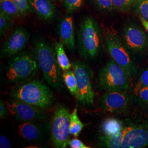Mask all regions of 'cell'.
I'll use <instances>...</instances> for the list:
<instances>
[{
	"mask_svg": "<svg viewBox=\"0 0 148 148\" xmlns=\"http://www.w3.org/2000/svg\"><path fill=\"white\" fill-rule=\"evenodd\" d=\"M68 145L71 148H90V147H87L81 140L77 138L69 140Z\"/></svg>",
	"mask_w": 148,
	"mask_h": 148,
	"instance_id": "cell-31",
	"label": "cell"
},
{
	"mask_svg": "<svg viewBox=\"0 0 148 148\" xmlns=\"http://www.w3.org/2000/svg\"><path fill=\"white\" fill-rule=\"evenodd\" d=\"M137 1L138 0H113L114 8L120 12H126L136 5Z\"/></svg>",
	"mask_w": 148,
	"mask_h": 148,
	"instance_id": "cell-25",
	"label": "cell"
},
{
	"mask_svg": "<svg viewBox=\"0 0 148 148\" xmlns=\"http://www.w3.org/2000/svg\"><path fill=\"white\" fill-rule=\"evenodd\" d=\"M138 76V79L135 88L148 87V66L141 69Z\"/></svg>",
	"mask_w": 148,
	"mask_h": 148,
	"instance_id": "cell-28",
	"label": "cell"
},
{
	"mask_svg": "<svg viewBox=\"0 0 148 148\" xmlns=\"http://www.w3.org/2000/svg\"><path fill=\"white\" fill-rule=\"evenodd\" d=\"M94 5L101 11L109 12L114 8L113 0H92Z\"/></svg>",
	"mask_w": 148,
	"mask_h": 148,
	"instance_id": "cell-29",
	"label": "cell"
},
{
	"mask_svg": "<svg viewBox=\"0 0 148 148\" xmlns=\"http://www.w3.org/2000/svg\"><path fill=\"white\" fill-rule=\"evenodd\" d=\"M127 125L120 132L111 136H104L101 134L99 137V145L105 148H121L124 136L127 131Z\"/></svg>",
	"mask_w": 148,
	"mask_h": 148,
	"instance_id": "cell-17",
	"label": "cell"
},
{
	"mask_svg": "<svg viewBox=\"0 0 148 148\" xmlns=\"http://www.w3.org/2000/svg\"><path fill=\"white\" fill-rule=\"evenodd\" d=\"M139 18L140 19V21H141L142 24H143V27L145 29V30L147 31L148 32V21L145 20L144 18H143L142 16H139Z\"/></svg>",
	"mask_w": 148,
	"mask_h": 148,
	"instance_id": "cell-34",
	"label": "cell"
},
{
	"mask_svg": "<svg viewBox=\"0 0 148 148\" xmlns=\"http://www.w3.org/2000/svg\"><path fill=\"white\" fill-rule=\"evenodd\" d=\"M133 99L143 110H148V87L134 88Z\"/></svg>",
	"mask_w": 148,
	"mask_h": 148,
	"instance_id": "cell-22",
	"label": "cell"
},
{
	"mask_svg": "<svg viewBox=\"0 0 148 148\" xmlns=\"http://www.w3.org/2000/svg\"><path fill=\"white\" fill-rule=\"evenodd\" d=\"M125 126L123 122L113 117L106 118L101 123V134L104 136L115 134L123 130Z\"/></svg>",
	"mask_w": 148,
	"mask_h": 148,
	"instance_id": "cell-18",
	"label": "cell"
},
{
	"mask_svg": "<svg viewBox=\"0 0 148 148\" xmlns=\"http://www.w3.org/2000/svg\"><path fill=\"white\" fill-rule=\"evenodd\" d=\"M14 18L0 11V36L2 38L13 24Z\"/></svg>",
	"mask_w": 148,
	"mask_h": 148,
	"instance_id": "cell-24",
	"label": "cell"
},
{
	"mask_svg": "<svg viewBox=\"0 0 148 148\" xmlns=\"http://www.w3.org/2000/svg\"><path fill=\"white\" fill-rule=\"evenodd\" d=\"M0 7L1 11L13 18H17L21 16L19 9L12 0H0Z\"/></svg>",
	"mask_w": 148,
	"mask_h": 148,
	"instance_id": "cell-23",
	"label": "cell"
},
{
	"mask_svg": "<svg viewBox=\"0 0 148 148\" xmlns=\"http://www.w3.org/2000/svg\"><path fill=\"white\" fill-rule=\"evenodd\" d=\"M135 9L138 16L148 21V0H138Z\"/></svg>",
	"mask_w": 148,
	"mask_h": 148,
	"instance_id": "cell-27",
	"label": "cell"
},
{
	"mask_svg": "<svg viewBox=\"0 0 148 148\" xmlns=\"http://www.w3.org/2000/svg\"><path fill=\"white\" fill-rule=\"evenodd\" d=\"M18 133L22 139L29 142L37 141L43 136L42 128L34 122H22L18 126Z\"/></svg>",
	"mask_w": 148,
	"mask_h": 148,
	"instance_id": "cell-16",
	"label": "cell"
},
{
	"mask_svg": "<svg viewBox=\"0 0 148 148\" xmlns=\"http://www.w3.org/2000/svg\"><path fill=\"white\" fill-rule=\"evenodd\" d=\"M70 112L65 106L56 108L51 124V139L57 148H65L68 145L70 133Z\"/></svg>",
	"mask_w": 148,
	"mask_h": 148,
	"instance_id": "cell-9",
	"label": "cell"
},
{
	"mask_svg": "<svg viewBox=\"0 0 148 148\" xmlns=\"http://www.w3.org/2000/svg\"><path fill=\"white\" fill-rule=\"evenodd\" d=\"M29 37L30 34L26 28L17 27L4 43L1 49V58L21 53L27 46Z\"/></svg>",
	"mask_w": 148,
	"mask_h": 148,
	"instance_id": "cell-12",
	"label": "cell"
},
{
	"mask_svg": "<svg viewBox=\"0 0 148 148\" xmlns=\"http://www.w3.org/2000/svg\"><path fill=\"white\" fill-rule=\"evenodd\" d=\"M9 111L7 109L5 103L1 100L0 101V118L1 119L5 118L8 115Z\"/></svg>",
	"mask_w": 148,
	"mask_h": 148,
	"instance_id": "cell-32",
	"label": "cell"
},
{
	"mask_svg": "<svg viewBox=\"0 0 148 148\" xmlns=\"http://www.w3.org/2000/svg\"><path fill=\"white\" fill-rule=\"evenodd\" d=\"M20 11L21 16H25L30 11L28 0H12Z\"/></svg>",
	"mask_w": 148,
	"mask_h": 148,
	"instance_id": "cell-30",
	"label": "cell"
},
{
	"mask_svg": "<svg viewBox=\"0 0 148 148\" xmlns=\"http://www.w3.org/2000/svg\"><path fill=\"white\" fill-rule=\"evenodd\" d=\"M11 95L14 99L42 109L50 108L54 101L52 91L39 79H32L19 85L12 90Z\"/></svg>",
	"mask_w": 148,
	"mask_h": 148,
	"instance_id": "cell-2",
	"label": "cell"
},
{
	"mask_svg": "<svg viewBox=\"0 0 148 148\" xmlns=\"http://www.w3.org/2000/svg\"><path fill=\"white\" fill-rule=\"evenodd\" d=\"M9 113L20 122H37L46 119L42 109L18 100L7 101L5 103Z\"/></svg>",
	"mask_w": 148,
	"mask_h": 148,
	"instance_id": "cell-11",
	"label": "cell"
},
{
	"mask_svg": "<svg viewBox=\"0 0 148 148\" xmlns=\"http://www.w3.org/2000/svg\"><path fill=\"white\" fill-rule=\"evenodd\" d=\"M122 40L134 62L142 58L148 48V38L143 29L135 23H130L124 27Z\"/></svg>",
	"mask_w": 148,
	"mask_h": 148,
	"instance_id": "cell-7",
	"label": "cell"
},
{
	"mask_svg": "<svg viewBox=\"0 0 148 148\" xmlns=\"http://www.w3.org/2000/svg\"><path fill=\"white\" fill-rule=\"evenodd\" d=\"M58 32L60 41L70 51L75 48V35L73 17L66 16L60 19L58 25Z\"/></svg>",
	"mask_w": 148,
	"mask_h": 148,
	"instance_id": "cell-14",
	"label": "cell"
},
{
	"mask_svg": "<svg viewBox=\"0 0 148 148\" xmlns=\"http://www.w3.org/2000/svg\"><path fill=\"white\" fill-rule=\"evenodd\" d=\"M30 10L43 21H50L56 15V8L51 0H28Z\"/></svg>",
	"mask_w": 148,
	"mask_h": 148,
	"instance_id": "cell-15",
	"label": "cell"
},
{
	"mask_svg": "<svg viewBox=\"0 0 148 148\" xmlns=\"http://www.w3.org/2000/svg\"><path fill=\"white\" fill-rule=\"evenodd\" d=\"M102 43L101 27L95 19L86 16L81 21L78 32V49L86 59H93L100 53Z\"/></svg>",
	"mask_w": 148,
	"mask_h": 148,
	"instance_id": "cell-3",
	"label": "cell"
},
{
	"mask_svg": "<svg viewBox=\"0 0 148 148\" xmlns=\"http://www.w3.org/2000/svg\"><path fill=\"white\" fill-rule=\"evenodd\" d=\"M12 147L10 140L3 135L0 136V148H10Z\"/></svg>",
	"mask_w": 148,
	"mask_h": 148,
	"instance_id": "cell-33",
	"label": "cell"
},
{
	"mask_svg": "<svg viewBox=\"0 0 148 148\" xmlns=\"http://www.w3.org/2000/svg\"><path fill=\"white\" fill-rule=\"evenodd\" d=\"M38 68L36 57L31 53L21 52L9 62L5 77L11 83L21 85L32 80L37 74Z\"/></svg>",
	"mask_w": 148,
	"mask_h": 148,
	"instance_id": "cell-5",
	"label": "cell"
},
{
	"mask_svg": "<svg viewBox=\"0 0 148 148\" xmlns=\"http://www.w3.org/2000/svg\"><path fill=\"white\" fill-rule=\"evenodd\" d=\"M64 5L68 13H73L79 10L84 3V0H63Z\"/></svg>",
	"mask_w": 148,
	"mask_h": 148,
	"instance_id": "cell-26",
	"label": "cell"
},
{
	"mask_svg": "<svg viewBox=\"0 0 148 148\" xmlns=\"http://www.w3.org/2000/svg\"><path fill=\"white\" fill-rule=\"evenodd\" d=\"M85 126L81 121L77 115V106H76L73 111L70 114V134L77 137Z\"/></svg>",
	"mask_w": 148,
	"mask_h": 148,
	"instance_id": "cell-20",
	"label": "cell"
},
{
	"mask_svg": "<svg viewBox=\"0 0 148 148\" xmlns=\"http://www.w3.org/2000/svg\"><path fill=\"white\" fill-rule=\"evenodd\" d=\"M104 39L108 52L112 59L124 69L132 79L136 78L138 76L137 68L121 37L115 30L108 29L104 33Z\"/></svg>",
	"mask_w": 148,
	"mask_h": 148,
	"instance_id": "cell-6",
	"label": "cell"
},
{
	"mask_svg": "<svg viewBox=\"0 0 148 148\" xmlns=\"http://www.w3.org/2000/svg\"><path fill=\"white\" fill-rule=\"evenodd\" d=\"M55 49L57 61L61 70L63 71H66L70 70L71 68V64L66 56L64 47L63 43L61 41L57 42L55 43Z\"/></svg>",
	"mask_w": 148,
	"mask_h": 148,
	"instance_id": "cell-19",
	"label": "cell"
},
{
	"mask_svg": "<svg viewBox=\"0 0 148 148\" xmlns=\"http://www.w3.org/2000/svg\"><path fill=\"white\" fill-rule=\"evenodd\" d=\"M128 92V90L106 92L101 99V108L104 112L109 114L127 113L130 108L132 98Z\"/></svg>",
	"mask_w": 148,
	"mask_h": 148,
	"instance_id": "cell-10",
	"label": "cell"
},
{
	"mask_svg": "<svg viewBox=\"0 0 148 148\" xmlns=\"http://www.w3.org/2000/svg\"><path fill=\"white\" fill-rule=\"evenodd\" d=\"M132 78L112 59L101 68L96 78L97 87L103 91L131 90Z\"/></svg>",
	"mask_w": 148,
	"mask_h": 148,
	"instance_id": "cell-4",
	"label": "cell"
},
{
	"mask_svg": "<svg viewBox=\"0 0 148 148\" xmlns=\"http://www.w3.org/2000/svg\"><path fill=\"white\" fill-rule=\"evenodd\" d=\"M72 66L77 81L78 90L77 99L84 106L92 105L95 98L92 86L93 70L88 65L79 60L73 61Z\"/></svg>",
	"mask_w": 148,
	"mask_h": 148,
	"instance_id": "cell-8",
	"label": "cell"
},
{
	"mask_svg": "<svg viewBox=\"0 0 148 148\" xmlns=\"http://www.w3.org/2000/svg\"><path fill=\"white\" fill-rule=\"evenodd\" d=\"M62 78L65 85H66L70 93L77 99L78 95V90L77 81L74 70H69L68 71H64L62 74Z\"/></svg>",
	"mask_w": 148,
	"mask_h": 148,
	"instance_id": "cell-21",
	"label": "cell"
},
{
	"mask_svg": "<svg viewBox=\"0 0 148 148\" xmlns=\"http://www.w3.org/2000/svg\"><path fill=\"white\" fill-rule=\"evenodd\" d=\"M35 51L44 79L53 88L60 90L63 87V78L55 48L45 40L41 39L35 43Z\"/></svg>",
	"mask_w": 148,
	"mask_h": 148,
	"instance_id": "cell-1",
	"label": "cell"
},
{
	"mask_svg": "<svg viewBox=\"0 0 148 148\" xmlns=\"http://www.w3.org/2000/svg\"><path fill=\"white\" fill-rule=\"evenodd\" d=\"M148 145V123L131 124L123 139L122 148H142Z\"/></svg>",
	"mask_w": 148,
	"mask_h": 148,
	"instance_id": "cell-13",
	"label": "cell"
}]
</instances>
